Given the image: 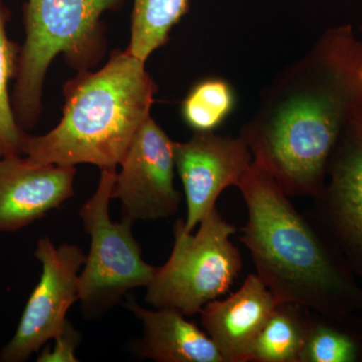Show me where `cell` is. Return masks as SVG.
<instances>
[{
	"label": "cell",
	"instance_id": "cell-5",
	"mask_svg": "<svg viewBox=\"0 0 362 362\" xmlns=\"http://www.w3.org/2000/svg\"><path fill=\"white\" fill-rule=\"evenodd\" d=\"M235 232L216 207L194 235L185 230V221H176L173 252L146 287L147 303L194 316L230 291L243 268L239 249L230 240Z\"/></svg>",
	"mask_w": 362,
	"mask_h": 362
},
{
	"label": "cell",
	"instance_id": "cell-10",
	"mask_svg": "<svg viewBox=\"0 0 362 362\" xmlns=\"http://www.w3.org/2000/svg\"><path fill=\"white\" fill-rule=\"evenodd\" d=\"M175 169L182 182L187 206L185 230L194 232L211 213L223 190L238 187L254 157L240 136L194 132L185 142H175Z\"/></svg>",
	"mask_w": 362,
	"mask_h": 362
},
{
	"label": "cell",
	"instance_id": "cell-18",
	"mask_svg": "<svg viewBox=\"0 0 362 362\" xmlns=\"http://www.w3.org/2000/svg\"><path fill=\"white\" fill-rule=\"evenodd\" d=\"M233 86L221 78H206L192 86L181 104V117L194 132H214L235 110Z\"/></svg>",
	"mask_w": 362,
	"mask_h": 362
},
{
	"label": "cell",
	"instance_id": "cell-7",
	"mask_svg": "<svg viewBox=\"0 0 362 362\" xmlns=\"http://www.w3.org/2000/svg\"><path fill=\"white\" fill-rule=\"evenodd\" d=\"M42 264L40 282L28 298L13 338L0 351V361L23 362L65 329L66 313L78 301V278L84 251L77 245L54 246L40 238L35 252Z\"/></svg>",
	"mask_w": 362,
	"mask_h": 362
},
{
	"label": "cell",
	"instance_id": "cell-6",
	"mask_svg": "<svg viewBox=\"0 0 362 362\" xmlns=\"http://www.w3.org/2000/svg\"><path fill=\"white\" fill-rule=\"evenodd\" d=\"M117 168L102 169L96 192L78 211L90 235L89 254L78 278V301L86 317L103 315L131 290L150 284L156 267L142 258L140 245L132 233L133 223H115L109 204Z\"/></svg>",
	"mask_w": 362,
	"mask_h": 362
},
{
	"label": "cell",
	"instance_id": "cell-17",
	"mask_svg": "<svg viewBox=\"0 0 362 362\" xmlns=\"http://www.w3.org/2000/svg\"><path fill=\"white\" fill-rule=\"evenodd\" d=\"M11 11L0 0V158L25 156L30 135L16 122L9 95V83L16 80L21 47L7 35Z\"/></svg>",
	"mask_w": 362,
	"mask_h": 362
},
{
	"label": "cell",
	"instance_id": "cell-13",
	"mask_svg": "<svg viewBox=\"0 0 362 362\" xmlns=\"http://www.w3.org/2000/svg\"><path fill=\"white\" fill-rule=\"evenodd\" d=\"M126 308L141 321V339L136 356L156 362H225L220 350L204 330L173 308L145 309L135 301Z\"/></svg>",
	"mask_w": 362,
	"mask_h": 362
},
{
	"label": "cell",
	"instance_id": "cell-15",
	"mask_svg": "<svg viewBox=\"0 0 362 362\" xmlns=\"http://www.w3.org/2000/svg\"><path fill=\"white\" fill-rule=\"evenodd\" d=\"M310 309L279 303L255 345L251 362H300Z\"/></svg>",
	"mask_w": 362,
	"mask_h": 362
},
{
	"label": "cell",
	"instance_id": "cell-3",
	"mask_svg": "<svg viewBox=\"0 0 362 362\" xmlns=\"http://www.w3.org/2000/svg\"><path fill=\"white\" fill-rule=\"evenodd\" d=\"M157 85L145 62L114 51L97 71H80L64 85L63 117L47 134L30 136L25 156L40 163L117 168L149 118Z\"/></svg>",
	"mask_w": 362,
	"mask_h": 362
},
{
	"label": "cell",
	"instance_id": "cell-14",
	"mask_svg": "<svg viewBox=\"0 0 362 362\" xmlns=\"http://www.w3.org/2000/svg\"><path fill=\"white\" fill-rule=\"evenodd\" d=\"M300 362H362L361 313L332 317L311 310Z\"/></svg>",
	"mask_w": 362,
	"mask_h": 362
},
{
	"label": "cell",
	"instance_id": "cell-2",
	"mask_svg": "<svg viewBox=\"0 0 362 362\" xmlns=\"http://www.w3.org/2000/svg\"><path fill=\"white\" fill-rule=\"evenodd\" d=\"M238 188L247 207L240 242L278 303L332 317L362 314V287L339 247L252 161Z\"/></svg>",
	"mask_w": 362,
	"mask_h": 362
},
{
	"label": "cell",
	"instance_id": "cell-19",
	"mask_svg": "<svg viewBox=\"0 0 362 362\" xmlns=\"http://www.w3.org/2000/svg\"><path fill=\"white\" fill-rule=\"evenodd\" d=\"M54 346L42 350L37 356L39 362H76V349L80 344V333L70 322L66 323L65 329L54 339Z\"/></svg>",
	"mask_w": 362,
	"mask_h": 362
},
{
	"label": "cell",
	"instance_id": "cell-12",
	"mask_svg": "<svg viewBox=\"0 0 362 362\" xmlns=\"http://www.w3.org/2000/svg\"><path fill=\"white\" fill-rule=\"evenodd\" d=\"M278 304L261 278L251 274L239 290L209 302L199 314L223 361L251 362L257 340Z\"/></svg>",
	"mask_w": 362,
	"mask_h": 362
},
{
	"label": "cell",
	"instance_id": "cell-4",
	"mask_svg": "<svg viewBox=\"0 0 362 362\" xmlns=\"http://www.w3.org/2000/svg\"><path fill=\"white\" fill-rule=\"evenodd\" d=\"M123 0H28L23 6L25 44L11 105L25 131L37 125L42 90L52 62L64 54L74 70L90 71L103 58L107 42L102 16Z\"/></svg>",
	"mask_w": 362,
	"mask_h": 362
},
{
	"label": "cell",
	"instance_id": "cell-11",
	"mask_svg": "<svg viewBox=\"0 0 362 362\" xmlns=\"http://www.w3.org/2000/svg\"><path fill=\"white\" fill-rule=\"evenodd\" d=\"M76 166L0 158V233L23 230L74 195Z\"/></svg>",
	"mask_w": 362,
	"mask_h": 362
},
{
	"label": "cell",
	"instance_id": "cell-16",
	"mask_svg": "<svg viewBox=\"0 0 362 362\" xmlns=\"http://www.w3.org/2000/svg\"><path fill=\"white\" fill-rule=\"evenodd\" d=\"M189 11V0H134L127 51L146 63L168 44L173 26Z\"/></svg>",
	"mask_w": 362,
	"mask_h": 362
},
{
	"label": "cell",
	"instance_id": "cell-1",
	"mask_svg": "<svg viewBox=\"0 0 362 362\" xmlns=\"http://www.w3.org/2000/svg\"><path fill=\"white\" fill-rule=\"evenodd\" d=\"M361 118L362 42L340 25L275 76L240 136L288 197L313 199L340 137Z\"/></svg>",
	"mask_w": 362,
	"mask_h": 362
},
{
	"label": "cell",
	"instance_id": "cell-9",
	"mask_svg": "<svg viewBox=\"0 0 362 362\" xmlns=\"http://www.w3.org/2000/svg\"><path fill=\"white\" fill-rule=\"evenodd\" d=\"M309 214L362 279V118L340 137Z\"/></svg>",
	"mask_w": 362,
	"mask_h": 362
},
{
	"label": "cell",
	"instance_id": "cell-8",
	"mask_svg": "<svg viewBox=\"0 0 362 362\" xmlns=\"http://www.w3.org/2000/svg\"><path fill=\"white\" fill-rule=\"evenodd\" d=\"M117 173L112 199L122 220L152 221L177 213L182 194L175 187V141L151 116L131 141Z\"/></svg>",
	"mask_w": 362,
	"mask_h": 362
}]
</instances>
